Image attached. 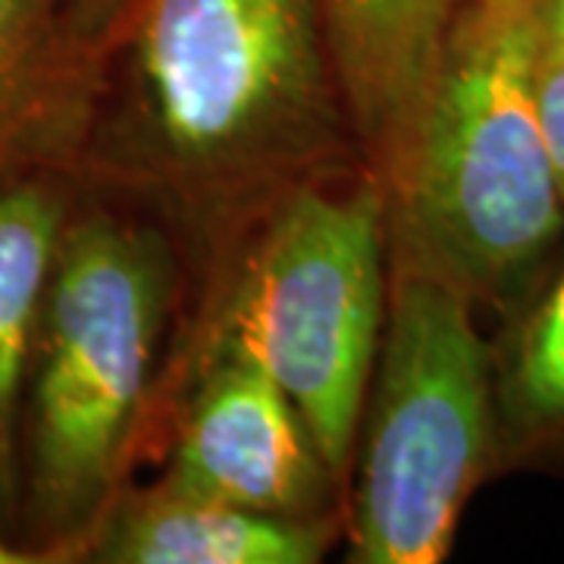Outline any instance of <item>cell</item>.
Segmentation results:
<instances>
[{"label": "cell", "mask_w": 564, "mask_h": 564, "mask_svg": "<svg viewBox=\"0 0 564 564\" xmlns=\"http://www.w3.org/2000/svg\"><path fill=\"white\" fill-rule=\"evenodd\" d=\"M543 47L540 0H467L389 151L408 261L470 302L518 299L562 236L536 104Z\"/></svg>", "instance_id": "cell-1"}, {"label": "cell", "mask_w": 564, "mask_h": 564, "mask_svg": "<svg viewBox=\"0 0 564 564\" xmlns=\"http://www.w3.org/2000/svg\"><path fill=\"white\" fill-rule=\"evenodd\" d=\"M373 377L351 562L440 564L496 455L489 348L458 285L404 267Z\"/></svg>", "instance_id": "cell-2"}, {"label": "cell", "mask_w": 564, "mask_h": 564, "mask_svg": "<svg viewBox=\"0 0 564 564\" xmlns=\"http://www.w3.org/2000/svg\"><path fill=\"white\" fill-rule=\"evenodd\" d=\"M383 317V204L370 188L285 204L226 311L220 343L280 383L329 474L351 455Z\"/></svg>", "instance_id": "cell-3"}, {"label": "cell", "mask_w": 564, "mask_h": 564, "mask_svg": "<svg viewBox=\"0 0 564 564\" xmlns=\"http://www.w3.org/2000/svg\"><path fill=\"white\" fill-rule=\"evenodd\" d=\"M161 314L163 258L151 239L110 220L63 232L32 392L35 502L54 527L101 502L144 392Z\"/></svg>", "instance_id": "cell-4"}, {"label": "cell", "mask_w": 564, "mask_h": 564, "mask_svg": "<svg viewBox=\"0 0 564 564\" xmlns=\"http://www.w3.org/2000/svg\"><path fill=\"white\" fill-rule=\"evenodd\" d=\"M321 0H151L141 69L182 163L223 166L289 139L321 101Z\"/></svg>", "instance_id": "cell-5"}, {"label": "cell", "mask_w": 564, "mask_h": 564, "mask_svg": "<svg viewBox=\"0 0 564 564\" xmlns=\"http://www.w3.org/2000/svg\"><path fill=\"white\" fill-rule=\"evenodd\" d=\"M326 470L280 383L251 355L220 343L217 364L182 423L166 486L295 518Z\"/></svg>", "instance_id": "cell-6"}, {"label": "cell", "mask_w": 564, "mask_h": 564, "mask_svg": "<svg viewBox=\"0 0 564 564\" xmlns=\"http://www.w3.org/2000/svg\"><path fill=\"white\" fill-rule=\"evenodd\" d=\"M345 98L367 139L395 148L467 0H321Z\"/></svg>", "instance_id": "cell-7"}, {"label": "cell", "mask_w": 564, "mask_h": 564, "mask_svg": "<svg viewBox=\"0 0 564 564\" xmlns=\"http://www.w3.org/2000/svg\"><path fill=\"white\" fill-rule=\"evenodd\" d=\"M321 552V533L295 518L173 486L126 508L98 545V558L117 564H311Z\"/></svg>", "instance_id": "cell-8"}, {"label": "cell", "mask_w": 564, "mask_h": 564, "mask_svg": "<svg viewBox=\"0 0 564 564\" xmlns=\"http://www.w3.org/2000/svg\"><path fill=\"white\" fill-rule=\"evenodd\" d=\"M61 236L63 202L54 188L20 182L0 192V505L13 499L20 389Z\"/></svg>", "instance_id": "cell-9"}, {"label": "cell", "mask_w": 564, "mask_h": 564, "mask_svg": "<svg viewBox=\"0 0 564 564\" xmlns=\"http://www.w3.org/2000/svg\"><path fill=\"white\" fill-rule=\"evenodd\" d=\"M505 408L527 443L564 436V273L536 304L505 377Z\"/></svg>", "instance_id": "cell-10"}, {"label": "cell", "mask_w": 564, "mask_h": 564, "mask_svg": "<svg viewBox=\"0 0 564 564\" xmlns=\"http://www.w3.org/2000/svg\"><path fill=\"white\" fill-rule=\"evenodd\" d=\"M41 63V0H0V135L32 98Z\"/></svg>", "instance_id": "cell-11"}, {"label": "cell", "mask_w": 564, "mask_h": 564, "mask_svg": "<svg viewBox=\"0 0 564 564\" xmlns=\"http://www.w3.org/2000/svg\"><path fill=\"white\" fill-rule=\"evenodd\" d=\"M536 104H540L549 161L564 202V51L543 47V61L536 69Z\"/></svg>", "instance_id": "cell-12"}, {"label": "cell", "mask_w": 564, "mask_h": 564, "mask_svg": "<svg viewBox=\"0 0 564 564\" xmlns=\"http://www.w3.org/2000/svg\"><path fill=\"white\" fill-rule=\"evenodd\" d=\"M543 41L549 51H564V0H540Z\"/></svg>", "instance_id": "cell-13"}, {"label": "cell", "mask_w": 564, "mask_h": 564, "mask_svg": "<svg viewBox=\"0 0 564 564\" xmlns=\"http://www.w3.org/2000/svg\"><path fill=\"white\" fill-rule=\"evenodd\" d=\"M22 562H25L22 555H17V552H13L10 545L0 543V564H22Z\"/></svg>", "instance_id": "cell-14"}]
</instances>
